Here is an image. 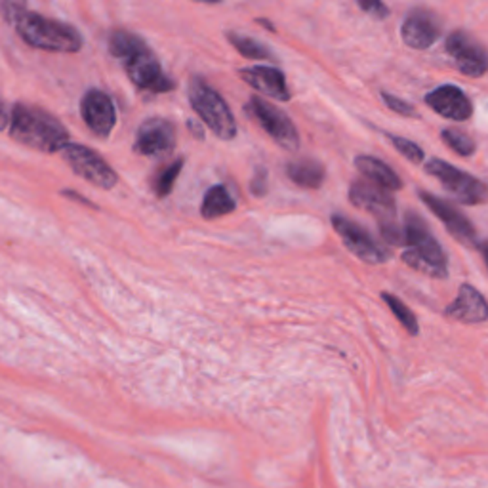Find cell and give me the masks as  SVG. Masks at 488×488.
<instances>
[{
  "instance_id": "35",
  "label": "cell",
  "mask_w": 488,
  "mask_h": 488,
  "mask_svg": "<svg viewBox=\"0 0 488 488\" xmlns=\"http://www.w3.org/2000/svg\"><path fill=\"white\" fill-rule=\"evenodd\" d=\"M257 23H260L262 27H265V29H269V31H275V27H273L271 21H267V20H257Z\"/></svg>"
},
{
  "instance_id": "23",
  "label": "cell",
  "mask_w": 488,
  "mask_h": 488,
  "mask_svg": "<svg viewBox=\"0 0 488 488\" xmlns=\"http://www.w3.org/2000/svg\"><path fill=\"white\" fill-rule=\"evenodd\" d=\"M183 159H176V161H172L168 163L166 166H163L159 172H156L151 185H153V191L155 195L159 197V198H164L172 193V189H174V185L181 174V170H183Z\"/></svg>"
},
{
  "instance_id": "26",
  "label": "cell",
  "mask_w": 488,
  "mask_h": 488,
  "mask_svg": "<svg viewBox=\"0 0 488 488\" xmlns=\"http://www.w3.org/2000/svg\"><path fill=\"white\" fill-rule=\"evenodd\" d=\"M387 139L391 141V146L395 147L397 153H400L405 156L407 161H410L412 164H422L424 163V149L418 146V143H414L412 139L400 138L395 134H387Z\"/></svg>"
},
{
  "instance_id": "34",
  "label": "cell",
  "mask_w": 488,
  "mask_h": 488,
  "mask_svg": "<svg viewBox=\"0 0 488 488\" xmlns=\"http://www.w3.org/2000/svg\"><path fill=\"white\" fill-rule=\"evenodd\" d=\"M479 250H481V254H483V257H484V262H486V265H488V240H484V242L479 244Z\"/></svg>"
},
{
  "instance_id": "5",
  "label": "cell",
  "mask_w": 488,
  "mask_h": 488,
  "mask_svg": "<svg viewBox=\"0 0 488 488\" xmlns=\"http://www.w3.org/2000/svg\"><path fill=\"white\" fill-rule=\"evenodd\" d=\"M349 203L372 214L378 220L380 233L387 242L395 244V247L403 244V229L397 223V203L391 191L380 188V185L366 178H361L351 183Z\"/></svg>"
},
{
  "instance_id": "21",
  "label": "cell",
  "mask_w": 488,
  "mask_h": 488,
  "mask_svg": "<svg viewBox=\"0 0 488 488\" xmlns=\"http://www.w3.org/2000/svg\"><path fill=\"white\" fill-rule=\"evenodd\" d=\"M237 210L235 198L223 185H212L205 193L203 206H200V216L205 220H218Z\"/></svg>"
},
{
  "instance_id": "27",
  "label": "cell",
  "mask_w": 488,
  "mask_h": 488,
  "mask_svg": "<svg viewBox=\"0 0 488 488\" xmlns=\"http://www.w3.org/2000/svg\"><path fill=\"white\" fill-rule=\"evenodd\" d=\"M382 99L385 107H390L393 113L400 114V117H410V119H416L418 114H416V107L412 104H408L407 99L399 97V96H393L390 92H382Z\"/></svg>"
},
{
  "instance_id": "3",
  "label": "cell",
  "mask_w": 488,
  "mask_h": 488,
  "mask_svg": "<svg viewBox=\"0 0 488 488\" xmlns=\"http://www.w3.org/2000/svg\"><path fill=\"white\" fill-rule=\"evenodd\" d=\"M403 262L414 271H420L427 277L447 279L449 257L444 254L441 242L433 237L432 229L416 212H407L403 223Z\"/></svg>"
},
{
  "instance_id": "20",
  "label": "cell",
  "mask_w": 488,
  "mask_h": 488,
  "mask_svg": "<svg viewBox=\"0 0 488 488\" xmlns=\"http://www.w3.org/2000/svg\"><path fill=\"white\" fill-rule=\"evenodd\" d=\"M286 176L301 189H319L326 180V170L319 161L299 159L286 164Z\"/></svg>"
},
{
  "instance_id": "17",
  "label": "cell",
  "mask_w": 488,
  "mask_h": 488,
  "mask_svg": "<svg viewBox=\"0 0 488 488\" xmlns=\"http://www.w3.org/2000/svg\"><path fill=\"white\" fill-rule=\"evenodd\" d=\"M239 77L256 92H260L271 99H277V102H290L292 97L290 88L289 84H286L284 73L277 67H265V65L244 67V69H239Z\"/></svg>"
},
{
  "instance_id": "4",
  "label": "cell",
  "mask_w": 488,
  "mask_h": 488,
  "mask_svg": "<svg viewBox=\"0 0 488 488\" xmlns=\"http://www.w3.org/2000/svg\"><path fill=\"white\" fill-rule=\"evenodd\" d=\"M25 45L45 52H79L84 45L82 35L73 25L52 20L37 12H25L13 23Z\"/></svg>"
},
{
  "instance_id": "28",
  "label": "cell",
  "mask_w": 488,
  "mask_h": 488,
  "mask_svg": "<svg viewBox=\"0 0 488 488\" xmlns=\"http://www.w3.org/2000/svg\"><path fill=\"white\" fill-rule=\"evenodd\" d=\"M27 12V0H0V18L13 25Z\"/></svg>"
},
{
  "instance_id": "29",
  "label": "cell",
  "mask_w": 488,
  "mask_h": 488,
  "mask_svg": "<svg viewBox=\"0 0 488 488\" xmlns=\"http://www.w3.org/2000/svg\"><path fill=\"white\" fill-rule=\"evenodd\" d=\"M355 3L358 4V8L374 20H385L387 16H390V8L385 6L383 0H355Z\"/></svg>"
},
{
  "instance_id": "7",
  "label": "cell",
  "mask_w": 488,
  "mask_h": 488,
  "mask_svg": "<svg viewBox=\"0 0 488 488\" xmlns=\"http://www.w3.org/2000/svg\"><path fill=\"white\" fill-rule=\"evenodd\" d=\"M425 172L433 176L447 193L464 206H477L488 203V185L467 172L456 168L442 159L425 163Z\"/></svg>"
},
{
  "instance_id": "33",
  "label": "cell",
  "mask_w": 488,
  "mask_h": 488,
  "mask_svg": "<svg viewBox=\"0 0 488 488\" xmlns=\"http://www.w3.org/2000/svg\"><path fill=\"white\" fill-rule=\"evenodd\" d=\"M188 126H189V130L193 132V136H195V138H198V139H203V138H205L203 128H200L198 124H195L193 121H189V122H188Z\"/></svg>"
},
{
  "instance_id": "15",
  "label": "cell",
  "mask_w": 488,
  "mask_h": 488,
  "mask_svg": "<svg viewBox=\"0 0 488 488\" xmlns=\"http://www.w3.org/2000/svg\"><path fill=\"white\" fill-rule=\"evenodd\" d=\"M418 197L422 198V203L442 222V225L447 227V231L458 242L473 244L477 240L475 227H473V223L469 222V218L460 208H456L452 203H447V200H442L441 197H437L433 193H427V191H420Z\"/></svg>"
},
{
  "instance_id": "13",
  "label": "cell",
  "mask_w": 488,
  "mask_h": 488,
  "mask_svg": "<svg viewBox=\"0 0 488 488\" xmlns=\"http://www.w3.org/2000/svg\"><path fill=\"white\" fill-rule=\"evenodd\" d=\"M80 117L96 138L107 139L117 124V109L104 90L90 88L80 99Z\"/></svg>"
},
{
  "instance_id": "36",
  "label": "cell",
  "mask_w": 488,
  "mask_h": 488,
  "mask_svg": "<svg viewBox=\"0 0 488 488\" xmlns=\"http://www.w3.org/2000/svg\"><path fill=\"white\" fill-rule=\"evenodd\" d=\"M195 3H200V4H220V3H223V0H195Z\"/></svg>"
},
{
  "instance_id": "19",
  "label": "cell",
  "mask_w": 488,
  "mask_h": 488,
  "mask_svg": "<svg viewBox=\"0 0 488 488\" xmlns=\"http://www.w3.org/2000/svg\"><path fill=\"white\" fill-rule=\"evenodd\" d=\"M355 168L361 172V174L374 181L376 185H380V188L387 189V191H399L400 188H403V180L399 178L397 172L390 166L385 164L383 161L376 159V156H370V155H358L355 159Z\"/></svg>"
},
{
  "instance_id": "30",
  "label": "cell",
  "mask_w": 488,
  "mask_h": 488,
  "mask_svg": "<svg viewBox=\"0 0 488 488\" xmlns=\"http://www.w3.org/2000/svg\"><path fill=\"white\" fill-rule=\"evenodd\" d=\"M250 193L257 198L267 195V170L265 168H256V174L250 181Z\"/></svg>"
},
{
  "instance_id": "11",
  "label": "cell",
  "mask_w": 488,
  "mask_h": 488,
  "mask_svg": "<svg viewBox=\"0 0 488 488\" xmlns=\"http://www.w3.org/2000/svg\"><path fill=\"white\" fill-rule=\"evenodd\" d=\"M444 48L462 75L479 79L488 73V48L467 31L462 29L452 31L444 42Z\"/></svg>"
},
{
  "instance_id": "16",
  "label": "cell",
  "mask_w": 488,
  "mask_h": 488,
  "mask_svg": "<svg viewBox=\"0 0 488 488\" xmlns=\"http://www.w3.org/2000/svg\"><path fill=\"white\" fill-rule=\"evenodd\" d=\"M424 102L429 109L441 114L442 119L454 122L469 121L473 114V104L469 96L456 84H441L439 88L425 96Z\"/></svg>"
},
{
  "instance_id": "1",
  "label": "cell",
  "mask_w": 488,
  "mask_h": 488,
  "mask_svg": "<svg viewBox=\"0 0 488 488\" xmlns=\"http://www.w3.org/2000/svg\"><path fill=\"white\" fill-rule=\"evenodd\" d=\"M107 46L111 55L124 65L128 79L138 90L146 94H168L176 88V80L164 73L159 57L139 35L126 29H113Z\"/></svg>"
},
{
  "instance_id": "14",
  "label": "cell",
  "mask_w": 488,
  "mask_h": 488,
  "mask_svg": "<svg viewBox=\"0 0 488 488\" xmlns=\"http://www.w3.org/2000/svg\"><path fill=\"white\" fill-rule=\"evenodd\" d=\"M176 126L166 119L153 117L143 121L136 132L134 151L143 156H164L176 147Z\"/></svg>"
},
{
  "instance_id": "25",
  "label": "cell",
  "mask_w": 488,
  "mask_h": 488,
  "mask_svg": "<svg viewBox=\"0 0 488 488\" xmlns=\"http://www.w3.org/2000/svg\"><path fill=\"white\" fill-rule=\"evenodd\" d=\"M441 139L444 141V146L454 151L458 156H473L477 151L475 141L471 139V136H467L462 130H456V128H444L441 132Z\"/></svg>"
},
{
  "instance_id": "9",
  "label": "cell",
  "mask_w": 488,
  "mask_h": 488,
  "mask_svg": "<svg viewBox=\"0 0 488 488\" xmlns=\"http://www.w3.org/2000/svg\"><path fill=\"white\" fill-rule=\"evenodd\" d=\"M330 222H332L334 231L340 235L343 247H346L353 256H357L358 260H363L365 264L370 265H380L391 260V252L372 237L365 227L357 225L353 220L346 216H340V214H334Z\"/></svg>"
},
{
  "instance_id": "2",
  "label": "cell",
  "mask_w": 488,
  "mask_h": 488,
  "mask_svg": "<svg viewBox=\"0 0 488 488\" xmlns=\"http://www.w3.org/2000/svg\"><path fill=\"white\" fill-rule=\"evenodd\" d=\"M10 136L42 153H60L71 143L67 128L54 114L27 104L13 105Z\"/></svg>"
},
{
  "instance_id": "22",
  "label": "cell",
  "mask_w": 488,
  "mask_h": 488,
  "mask_svg": "<svg viewBox=\"0 0 488 488\" xmlns=\"http://www.w3.org/2000/svg\"><path fill=\"white\" fill-rule=\"evenodd\" d=\"M227 40L242 57H248V60H275L271 48L252 37L240 33H227Z\"/></svg>"
},
{
  "instance_id": "31",
  "label": "cell",
  "mask_w": 488,
  "mask_h": 488,
  "mask_svg": "<svg viewBox=\"0 0 488 488\" xmlns=\"http://www.w3.org/2000/svg\"><path fill=\"white\" fill-rule=\"evenodd\" d=\"M62 195L65 197V198H71V200H79V203H82L84 206H90V208H97L94 203H92V200L90 198H86L84 195H79V193H75L73 189H63L62 191Z\"/></svg>"
},
{
  "instance_id": "32",
  "label": "cell",
  "mask_w": 488,
  "mask_h": 488,
  "mask_svg": "<svg viewBox=\"0 0 488 488\" xmlns=\"http://www.w3.org/2000/svg\"><path fill=\"white\" fill-rule=\"evenodd\" d=\"M8 119H10L8 109H6L3 99H0V130H4V128L8 126Z\"/></svg>"
},
{
  "instance_id": "12",
  "label": "cell",
  "mask_w": 488,
  "mask_h": 488,
  "mask_svg": "<svg viewBox=\"0 0 488 488\" xmlns=\"http://www.w3.org/2000/svg\"><path fill=\"white\" fill-rule=\"evenodd\" d=\"M442 35V21L433 10L412 8L400 25V38L412 50L432 48Z\"/></svg>"
},
{
  "instance_id": "8",
  "label": "cell",
  "mask_w": 488,
  "mask_h": 488,
  "mask_svg": "<svg viewBox=\"0 0 488 488\" xmlns=\"http://www.w3.org/2000/svg\"><path fill=\"white\" fill-rule=\"evenodd\" d=\"M244 111H247L250 117L264 128V132L275 141L279 147L290 153L298 151L299 147L298 128L284 111L265 102V99L260 96H252L248 99V104L244 105Z\"/></svg>"
},
{
  "instance_id": "6",
  "label": "cell",
  "mask_w": 488,
  "mask_h": 488,
  "mask_svg": "<svg viewBox=\"0 0 488 488\" xmlns=\"http://www.w3.org/2000/svg\"><path fill=\"white\" fill-rule=\"evenodd\" d=\"M188 96L191 109L198 114V119L210 128L214 136L223 141L235 139L237 136L235 117L218 90H214L205 79L193 77L189 80Z\"/></svg>"
},
{
  "instance_id": "10",
  "label": "cell",
  "mask_w": 488,
  "mask_h": 488,
  "mask_svg": "<svg viewBox=\"0 0 488 488\" xmlns=\"http://www.w3.org/2000/svg\"><path fill=\"white\" fill-rule=\"evenodd\" d=\"M62 153L71 170H73L75 174L80 176L82 180L96 185V188L113 189L114 185L119 183L117 172H114L104 156L96 153L94 149L79 146V143H69Z\"/></svg>"
},
{
  "instance_id": "24",
  "label": "cell",
  "mask_w": 488,
  "mask_h": 488,
  "mask_svg": "<svg viewBox=\"0 0 488 488\" xmlns=\"http://www.w3.org/2000/svg\"><path fill=\"white\" fill-rule=\"evenodd\" d=\"M382 299L385 301V306L391 309V313L395 315V319L405 326L407 332L410 336H418V332H420L418 319H416V315L412 313V309L408 306H405V301H400L397 296H393L390 292H383Z\"/></svg>"
},
{
  "instance_id": "18",
  "label": "cell",
  "mask_w": 488,
  "mask_h": 488,
  "mask_svg": "<svg viewBox=\"0 0 488 488\" xmlns=\"http://www.w3.org/2000/svg\"><path fill=\"white\" fill-rule=\"evenodd\" d=\"M449 319L460 321L466 324H479L488 321V301L486 298L471 284H462L456 299L444 309Z\"/></svg>"
}]
</instances>
